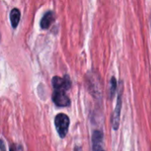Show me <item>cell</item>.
<instances>
[{
	"label": "cell",
	"instance_id": "9c48e42d",
	"mask_svg": "<svg viewBox=\"0 0 151 151\" xmlns=\"http://www.w3.org/2000/svg\"><path fill=\"white\" fill-rule=\"evenodd\" d=\"M1 151H5V147H4V143L3 140H1Z\"/></svg>",
	"mask_w": 151,
	"mask_h": 151
},
{
	"label": "cell",
	"instance_id": "5b68a950",
	"mask_svg": "<svg viewBox=\"0 0 151 151\" xmlns=\"http://www.w3.org/2000/svg\"><path fill=\"white\" fill-rule=\"evenodd\" d=\"M103 140V133L99 130H95L92 134V151H104Z\"/></svg>",
	"mask_w": 151,
	"mask_h": 151
},
{
	"label": "cell",
	"instance_id": "8992f818",
	"mask_svg": "<svg viewBox=\"0 0 151 151\" xmlns=\"http://www.w3.org/2000/svg\"><path fill=\"white\" fill-rule=\"evenodd\" d=\"M55 19V15H54V12H47L43 17L41 19V23H40V26L42 29H47L51 24L52 22L54 21Z\"/></svg>",
	"mask_w": 151,
	"mask_h": 151
},
{
	"label": "cell",
	"instance_id": "8fae6325",
	"mask_svg": "<svg viewBox=\"0 0 151 151\" xmlns=\"http://www.w3.org/2000/svg\"><path fill=\"white\" fill-rule=\"evenodd\" d=\"M10 151H14V150H13V148H11V150H10Z\"/></svg>",
	"mask_w": 151,
	"mask_h": 151
},
{
	"label": "cell",
	"instance_id": "6da1fadb",
	"mask_svg": "<svg viewBox=\"0 0 151 151\" xmlns=\"http://www.w3.org/2000/svg\"><path fill=\"white\" fill-rule=\"evenodd\" d=\"M70 119L67 115L64 113H59L55 118V127L58 135L61 138H65L67 134L69 128Z\"/></svg>",
	"mask_w": 151,
	"mask_h": 151
},
{
	"label": "cell",
	"instance_id": "7a4b0ae2",
	"mask_svg": "<svg viewBox=\"0 0 151 151\" xmlns=\"http://www.w3.org/2000/svg\"><path fill=\"white\" fill-rule=\"evenodd\" d=\"M52 85L56 90L59 91H65L70 88L71 87V81L67 75L64 78H60L58 76H55L52 79Z\"/></svg>",
	"mask_w": 151,
	"mask_h": 151
},
{
	"label": "cell",
	"instance_id": "3957f363",
	"mask_svg": "<svg viewBox=\"0 0 151 151\" xmlns=\"http://www.w3.org/2000/svg\"><path fill=\"white\" fill-rule=\"evenodd\" d=\"M52 100H53L54 104L59 107H67L71 104L70 99L65 95V91L56 90L52 95Z\"/></svg>",
	"mask_w": 151,
	"mask_h": 151
},
{
	"label": "cell",
	"instance_id": "ba28073f",
	"mask_svg": "<svg viewBox=\"0 0 151 151\" xmlns=\"http://www.w3.org/2000/svg\"><path fill=\"white\" fill-rule=\"evenodd\" d=\"M116 88H117V81L114 77H112L111 81V96L115 93Z\"/></svg>",
	"mask_w": 151,
	"mask_h": 151
},
{
	"label": "cell",
	"instance_id": "30bf717a",
	"mask_svg": "<svg viewBox=\"0 0 151 151\" xmlns=\"http://www.w3.org/2000/svg\"><path fill=\"white\" fill-rule=\"evenodd\" d=\"M74 151H82V150H81V149L80 147H76V148L74 149Z\"/></svg>",
	"mask_w": 151,
	"mask_h": 151
},
{
	"label": "cell",
	"instance_id": "52a82bcc",
	"mask_svg": "<svg viewBox=\"0 0 151 151\" xmlns=\"http://www.w3.org/2000/svg\"><path fill=\"white\" fill-rule=\"evenodd\" d=\"M19 19H20V12L19 9L14 8L12 10L11 13H10V20H11V24L12 27L13 28H16L19 22Z\"/></svg>",
	"mask_w": 151,
	"mask_h": 151
},
{
	"label": "cell",
	"instance_id": "277c9868",
	"mask_svg": "<svg viewBox=\"0 0 151 151\" xmlns=\"http://www.w3.org/2000/svg\"><path fill=\"white\" fill-rule=\"evenodd\" d=\"M121 105H122V93L119 94L117 105L115 107V110L112 114L111 119V126L114 130H118L119 126V120H120V111H121Z\"/></svg>",
	"mask_w": 151,
	"mask_h": 151
}]
</instances>
